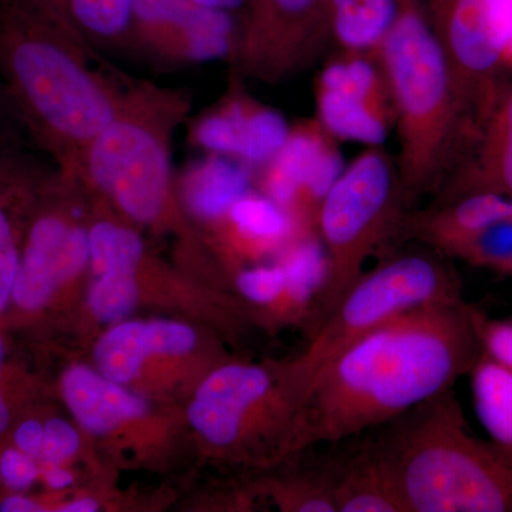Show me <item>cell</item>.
Masks as SVG:
<instances>
[{
    "label": "cell",
    "instance_id": "6da1fadb",
    "mask_svg": "<svg viewBox=\"0 0 512 512\" xmlns=\"http://www.w3.org/2000/svg\"><path fill=\"white\" fill-rule=\"evenodd\" d=\"M481 313L466 301L426 306L350 343L316 373L293 451L353 439L454 389L483 353Z\"/></svg>",
    "mask_w": 512,
    "mask_h": 512
},
{
    "label": "cell",
    "instance_id": "7a4b0ae2",
    "mask_svg": "<svg viewBox=\"0 0 512 512\" xmlns=\"http://www.w3.org/2000/svg\"><path fill=\"white\" fill-rule=\"evenodd\" d=\"M124 80L50 0H0V84L57 170L79 173L84 150L116 116Z\"/></svg>",
    "mask_w": 512,
    "mask_h": 512
},
{
    "label": "cell",
    "instance_id": "3957f363",
    "mask_svg": "<svg viewBox=\"0 0 512 512\" xmlns=\"http://www.w3.org/2000/svg\"><path fill=\"white\" fill-rule=\"evenodd\" d=\"M369 433L404 512H512V460L471 433L454 389Z\"/></svg>",
    "mask_w": 512,
    "mask_h": 512
},
{
    "label": "cell",
    "instance_id": "277c9868",
    "mask_svg": "<svg viewBox=\"0 0 512 512\" xmlns=\"http://www.w3.org/2000/svg\"><path fill=\"white\" fill-rule=\"evenodd\" d=\"M375 56L399 131L404 204L412 210L440 187L470 133V119L421 0H404Z\"/></svg>",
    "mask_w": 512,
    "mask_h": 512
},
{
    "label": "cell",
    "instance_id": "5b68a950",
    "mask_svg": "<svg viewBox=\"0 0 512 512\" xmlns=\"http://www.w3.org/2000/svg\"><path fill=\"white\" fill-rule=\"evenodd\" d=\"M191 93L126 76L114 119L93 138L79 177L128 220L163 222L173 202L171 143L190 116Z\"/></svg>",
    "mask_w": 512,
    "mask_h": 512
},
{
    "label": "cell",
    "instance_id": "8992f818",
    "mask_svg": "<svg viewBox=\"0 0 512 512\" xmlns=\"http://www.w3.org/2000/svg\"><path fill=\"white\" fill-rule=\"evenodd\" d=\"M406 211L396 157L382 147L367 148L329 185L315 218L326 276L309 315L311 330L365 272L367 259L393 242Z\"/></svg>",
    "mask_w": 512,
    "mask_h": 512
},
{
    "label": "cell",
    "instance_id": "52a82bcc",
    "mask_svg": "<svg viewBox=\"0 0 512 512\" xmlns=\"http://www.w3.org/2000/svg\"><path fill=\"white\" fill-rule=\"evenodd\" d=\"M433 249L394 252L363 272L312 330L296 372L311 389L316 373L346 346L404 313L464 301L460 275Z\"/></svg>",
    "mask_w": 512,
    "mask_h": 512
},
{
    "label": "cell",
    "instance_id": "ba28073f",
    "mask_svg": "<svg viewBox=\"0 0 512 512\" xmlns=\"http://www.w3.org/2000/svg\"><path fill=\"white\" fill-rule=\"evenodd\" d=\"M308 387L292 365L278 379L264 366L227 363L198 387L188 409L195 431L221 450H235L261 429H281L295 440Z\"/></svg>",
    "mask_w": 512,
    "mask_h": 512
},
{
    "label": "cell",
    "instance_id": "9c48e42d",
    "mask_svg": "<svg viewBox=\"0 0 512 512\" xmlns=\"http://www.w3.org/2000/svg\"><path fill=\"white\" fill-rule=\"evenodd\" d=\"M421 2L473 127L504 80L512 45V0Z\"/></svg>",
    "mask_w": 512,
    "mask_h": 512
},
{
    "label": "cell",
    "instance_id": "30bf717a",
    "mask_svg": "<svg viewBox=\"0 0 512 512\" xmlns=\"http://www.w3.org/2000/svg\"><path fill=\"white\" fill-rule=\"evenodd\" d=\"M332 42L328 0H249L229 60L242 79L284 82Z\"/></svg>",
    "mask_w": 512,
    "mask_h": 512
},
{
    "label": "cell",
    "instance_id": "8fae6325",
    "mask_svg": "<svg viewBox=\"0 0 512 512\" xmlns=\"http://www.w3.org/2000/svg\"><path fill=\"white\" fill-rule=\"evenodd\" d=\"M82 214L76 207L53 205L30 218L10 303L20 313L42 312L90 264L89 228L79 224Z\"/></svg>",
    "mask_w": 512,
    "mask_h": 512
},
{
    "label": "cell",
    "instance_id": "7c38bea8",
    "mask_svg": "<svg viewBox=\"0 0 512 512\" xmlns=\"http://www.w3.org/2000/svg\"><path fill=\"white\" fill-rule=\"evenodd\" d=\"M238 16L194 0H136L131 46L174 64L231 56Z\"/></svg>",
    "mask_w": 512,
    "mask_h": 512
},
{
    "label": "cell",
    "instance_id": "4fadbf2b",
    "mask_svg": "<svg viewBox=\"0 0 512 512\" xmlns=\"http://www.w3.org/2000/svg\"><path fill=\"white\" fill-rule=\"evenodd\" d=\"M289 133L284 117L249 96L235 73L224 96L188 123L191 146L254 164L268 163Z\"/></svg>",
    "mask_w": 512,
    "mask_h": 512
},
{
    "label": "cell",
    "instance_id": "5bb4252c",
    "mask_svg": "<svg viewBox=\"0 0 512 512\" xmlns=\"http://www.w3.org/2000/svg\"><path fill=\"white\" fill-rule=\"evenodd\" d=\"M471 194L512 200V82H501L464 141L430 204Z\"/></svg>",
    "mask_w": 512,
    "mask_h": 512
},
{
    "label": "cell",
    "instance_id": "9a60e30c",
    "mask_svg": "<svg viewBox=\"0 0 512 512\" xmlns=\"http://www.w3.org/2000/svg\"><path fill=\"white\" fill-rule=\"evenodd\" d=\"M386 82L375 53H348L323 70L318 89L320 117L332 133L353 138V117H356L357 140L370 141L377 146L372 131L363 116L384 134L386 117L376 113L384 106L382 94Z\"/></svg>",
    "mask_w": 512,
    "mask_h": 512
},
{
    "label": "cell",
    "instance_id": "2e32d148",
    "mask_svg": "<svg viewBox=\"0 0 512 512\" xmlns=\"http://www.w3.org/2000/svg\"><path fill=\"white\" fill-rule=\"evenodd\" d=\"M22 147L0 161V316L12 303L28 227L25 212L39 201L52 175Z\"/></svg>",
    "mask_w": 512,
    "mask_h": 512
},
{
    "label": "cell",
    "instance_id": "e0dca14e",
    "mask_svg": "<svg viewBox=\"0 0 512 512\" xmlns=\"http://www.w3.org/2000/svg\"><path fill=\"white\" fill-rule=\"evenodd\" d=\"M197 345V333L173 320L126 322L101 336L94 350L101 375L119 384L131 382L148 356H180Z\"/></svg>",
    "mask_w": 512,
    "mask_h": 512
},
{
    "label": "cell",
    "instance_id": "ac0fdd59",
    "mask_svg": "<svg viewBox=\"0 0 512 512\" xmlns=\"http://www.w3.org/2000/svg\"><path fill=\"white\" fill-rule=\"evenodd\" d=\"M62 392L80 426L97 436L143 417L148 410L143 397L127 392L121 384L83 365H74L64 372Z\"/></svg>",
    "mask_w": 512,
    "mask_h": 512
},
{
    "label": "cell",
    "instance_id": "d6986e66",
    "mask_svg": "<svg viewBox=\"0 0 512 512\" xmlns=\"http://www.w3.org/2000/svg\"><path fill=\"white\" fill-rule=\"evenodd\" d=\"M339 453L335 483L338 512H404L402 501L369 431L349 439Z\"/></svg>",
    "mask_w": 512,
    "mask_h": 512
},
{
    "label": "cell",
    "instance_id": "ffe728a7",
    "mask_svg": "<svg viewBox=\"0 0 512 512\" xmlns=\"http://www.w3.org/2000/svg\"><path fill=\"white\" fill-rule=\"evenodd\" d=\"M244 161L208 153L181 175L178 195L185 210L204 222L220 220L251 187V171Z\"/></svg>",
    "mask_w": 512,
    "mask_h": 512
},
{
    "label": "cell",
    "instance_id": "44dd1931",
    "mask_svg": "<svg viewBox=\"0 0 512 512\" xmlns=\"http://www.w3.org/2000/svg\"><path fill=\"white\" fill-rule=\"evenodd\" d=\"M215 222L227 228L237 247L248 254L278 251L306 237H299L302 227L288 211L251 191Z\"/></svg>",
    "mask_w": 512,
    "mask_h": 512
},
{
    "label": "cell",
    "instance_id": "7402d4cb",
    "mask_svg": "<svg viewBox=\"0 0 512 512\" xmlns=\"http://www.w3.org/2000/svg\"><path fill=\"white\" fill-rule=\"evenodd\" d=\"M330 33L342 52L375 53L404 0H328Z\"/></svg>",
    "mask_w": 512,
    "mask_h": 512
},
{
    "label": "cell",
    "instance_id": "603a6c76",
    "mask_svg": "<svg viewBox=\"0 0 512 512\" xmlns=\"http://www.w3.org/2000/svg\"><path fill=\"white\" fill-rule=\"evenodd\" d=\"M468 376L481 426L512 460V370L483 352Z\"/></svg>",
    "mask_w": 512,
    "mask_h": 512
},
{
    "label": "cell",
    "instance_id": "cb8c5ba5",
    "mask_svg": "<svg viewBox=\"0 0 512 512\" xmlns=\"http://www.w3.org/2000/svg\"><path fill=\"white\" fill-rule=\"evenodd\" d=\"M92 46H131L136 0H50Z\"/></svg>",
    "mask_w": 512,
    "mask_h": 512
},
{
    "label": "cell",
    "instance_id": "d4e9b609",
    "mask_svg": "<svg viewBox=\"0 0 512 512\" xmlns=\"http://www.w3.org/2000/svg\"><path fill=\"white\" fill-rule=\"evenodd\" d=\"M89 244L94 276L137 274L146 255L136 229L109 218H99L90 225Z\"/></svg>",
    "mask_w": 512,
    "mask_h": 512
},
{
    "label": "cell",
    "instance_id": "484cf974",
    "mask_svg": "<svg viewBox=\"0 0 512 512\" xmlns=\"http://www.w3.org/2000/svg\"><path fill=\"white\" fill-rule=\"evenodd\" d=\"M451 258L512 278V215L478 229L454 249Z\"/></svg>",
    "mask_w": 512,
    "mask_h": 512
},
{
    "label": "cell",
    "instance_id": "4316f807",
    "mask_svg": "<svg viewBox=\"0 0 512 512\" xmlns=\"http://www.w3.org/2000/svg\"><path fill=\"white\" fill-rule=\"evenodd\" d=\"M137 274L94 276L89 288L90 311L100 322L116 323L136 308Z\"/></svg>",
    "mask_w": 512,
    "mask_h": 512
},
{
    "label": "cell",
    "instance_id": "83f0119b",
    "mask_svg": "<svg viewBox=\"0 0 512 512\" xmlns=\"http://www.w3.org/2000/svg\"><path fill=\"white\" fill-rule=\"evenodd\" d=\"M235 285L242 298L249 303L258 306L284 305L293 311L282 264L245 269L237 275Z\"/></svg>",
    "mask_w": 512,
    "mask_h": 512
},
{
    "label": "cell",
    "instance_id": "f1b7e54d",
    "mask_svg": "<svg viewBox=\"0 0 512 512\" xmlns=\"http://www.w3.org/2000/svg\"><path fill=\"white\" fill-rule=\"evenodd\" d=\"M40 477V467L35 458L15 446L0 453V483L13 493L29 490Z\"/></svg>",
    "mask_w": 512,
    "mask_h": 512
},
{
    "label": "cell",
    "instance_id": "f546056e",
    "mask_svg": "<svg viewBox=\"0 0 512 512\" xmlns=\"http://www.w3.org/2000/svg\"><path fill=\"white\" fill-rule=\"evenodd\" d=\"M80 439L74 427L62 419H50L45 423L42 457L45 464H63L79 451Z\"/></svg>",
    "mask_w": 512,
    "mask_h": 512
},
{
    "label": "cell",
    "instance_id": "4dcf8cb0",
    "mask_svg": "<svg viewBox=\"0 0 512 512\" xmlns=\"http://www.w3.org/2000/svg\"><path fill=\"white\" fill-rule=\"evenodd\" d=\"M478 336L485 355L512 370V319H490L483 312L478 319Z\"/></svg>",
    "mask_w": 512,
    "mask_h": 512
},
{
    "label": "cell",
    "instance_id": "1f68e13d",
    "mask_svg": "<svg viewBox=\"0 0 512 512\" xmlns=\"http://www.w3.org/2000/svg\"><path fill=\"white\" fill-rule=\"evenodd\" d=\"M20 130H23V128L20 126L15 111L10 106V101L5 90H3L2 84H0V161L22 147L19 136Z\"/></svg>",
    "mask_w": 512,
    "mask_h": 512
},
{
    "label": "cell",
    "instance_id": "d6a6232c",
    "mask_svg": "<svg viewBox=\"0 0 512 512\" xmlns=\"http://www.w3.org/2000/svg\"><path fill=\"white\" fill-rule=\"evenodd\" d=\"M45 424L36 419L23 420L13 431V446L40 461L42 457Z\"/></svg>",
    "mask_w": 512,
    "mask_h": 512
},
{
    "label": "cell",
    "instance_id": "836d02e7",
    "mask_svg": "<svg viewBox=\"0 0 512 512\" xmlns=\"http://www.w3.org/2000/svg\"><path fill=\"white\" fill-rule=\"evenodd\" d=\"M46 511L45 505L33 500L28 495L15 493L8 495L0 501V512H42Z\"/></svg>",
    "mask_w": 512,
    "mask_h": 512
},
{
    "label": "cell",
    "instance_id": "e575fe53",
    "mask_svg": "<svg viewBox=\"0 0 512 512\" xmlns=\"http://www.w3.org/2000/svg\"><path fill=\"white\" fill-rule=\"evenodd\" d=\"M45 477L46 484L52 490H64L74 483V476L62 464H45V470H40Z\"/></svg>",
    "mask_w": 512,
    "mask_h": 512
},
{
    "label": "cell",
    "instance_id": "d590c367",
    "mask_svg": "<svg viewBox=\"0 0 512 512\" xmlns=\"http://www.w3.org/2000/svg\"><path fill=\"white\" fill-rule=\"evenodd\" d=\"M207 8L222 10V12L232 13L235 16H241L247 9L249 0H194Z\"/></svg>",
    "mask_w": 512,
    "mask_h": 512
},
{
    "label": "cell",
    "instance_id": "8d00e7d4",
    "mask_svg": "<svg viewBox=\"0 0 512 512\" xmlns=\"http://www.w3.org/2000/svg\"><path fill=\"white\" fill-rule=\"evenodd\" d=\"M5 383L0 382V436H3L9 430L10 421H12V410H10Z\"/></svg>",
    "mask_w": 512,
    "mask_h": 512
},
{
    "label": "cell",
    "instance_id": "74e56055",
    "mask_svg": "<svg viewBox=\"0 0 512 512\" xmlns=\"http://www.w3.org/2000/svg\"><path fill=\"white\" fill-rule=\"evenodd\" d=\"M97 510H99V504L93 498H80V500L72 501V503L59 508V511L62 512H94Z\"/></svg>",
    "mask_w": 512,
    "mask_h": 512
},
{
    "label": "cell",
    "instance_id": "f35d334b",
    "mask_svg": "<svg viewBox=\"0 0 512 512\" xmlns=\"http://www.w3.org/2000/svg\"><path fill=\"white\" fill-rule=\"evenodd\" d=\"M5 362H6V343L3 339L2 333H0V382H5Z\"/></svg>",
    "mask_w": 512,
    "mask_h": 512
}]
</instances>
